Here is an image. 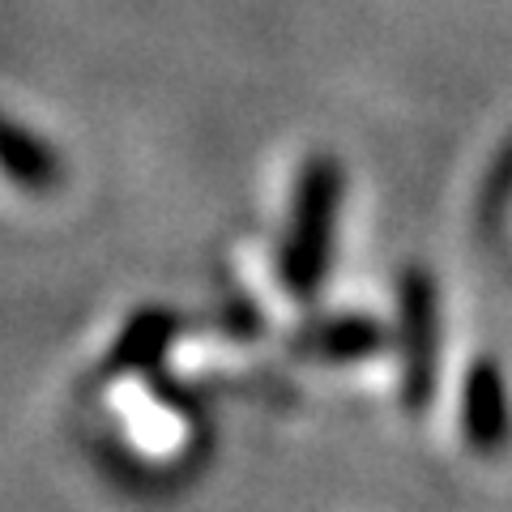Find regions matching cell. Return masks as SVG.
I'll use <instances>...</instances> for the list:
<instances>
[{"instance_id":"2","label":"cell","mask_w":512,"mask_h":512,"mask_svg":"<svg viewBox=\"0 0 512 512\" xmlns=\"http://www.w3.org/2000/svg\"><path fill=\"white\" fill-rule=\"evenodd\" d=\"M397 350H402V397L410 410H423L436 393V367H440V303L436 282L427 269H406L397 282Z\"/></svg>"},{"instance_id":"1","label":"cell","mask_w":512,"mask_h":512,"mask_svg":"<svg viewBox=\"0 0 512 512\" xmlns=\"http://www.w3.org/2000/svg\"><path fill=\"white\" fill-rule=\"evenodd\" d=\"M342 197H346L342 163L333 154H312L299 167L291 214H286L282 248H278V278L286 286V295L299 303H312L329 278Z\"/></svg>"},{"instance_id":"4","label":"cell","mask_w":512,"mask_h":512,"mask_svg":"<svg viewBox=\"0 0 512 512\" xmlns=\"http://www.w3.org/2000/svg\"><path fill=\"white\" fill-rule=\"evenodd\" d=\"M393 333L372 316H325L312 320L295 333L291 350L308 355L320 363H355V359H372L380 350H389Z\"/></svg>"},{"instance_id":"3","label":"cell","mask_w":512,"mask_h":512,"mask_svg":"<svg viewBox=\"0 0 512 512\" xmlns=\"http://www.w3.org/2000/svg\"><path fill=\"white\" fill-rule=\"evenodd\" d=\"M461 436H466L470 453L495 457L504 453L512 440V402L500 363L478 355L461 384Z\"/></svg>"},{"instance_id":"6","label":"cell","mask_w":512,"mask_h":512,"mask_svg":"<svg viewBox=\"0 0 512 512\" xmlns=\"http://www.w3.org/2000/svg\"><path fill=\"white\" fill-rule=\"evenodd\" d=\"M175 338V316L171 312H141L128 320V329L120 333V346H116V363L128 367H150L167 355V346Z\"/></svg>"},{"instance_id":"5","label":"cell","mask_w":512,"mask_h":512,"mask_svg":"<svg viewBox=\"0 0 512 512\" xmlns=\"http://www.w3.org/2000/svg\"><path fill=\"white\" fill-rule=\"evenodd\" d=\"M0 175L13 188L43 197V192H56L64 184V163L35 128H26L9 111H0Z\"/></svg>"}]
</instances>
